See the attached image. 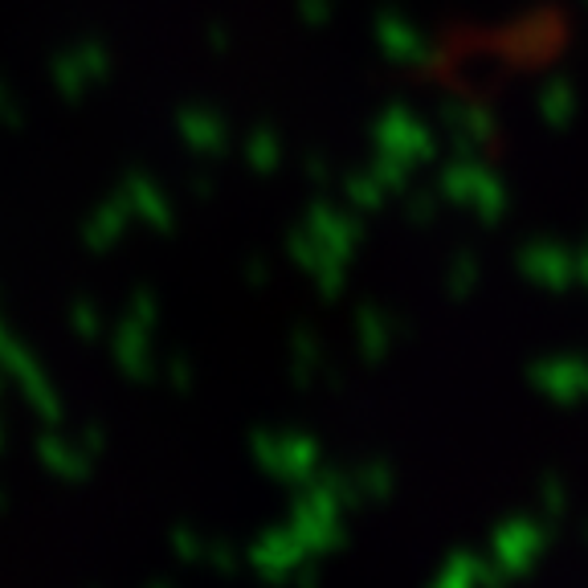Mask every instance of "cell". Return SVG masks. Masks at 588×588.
<instances>
[]
</instances>
